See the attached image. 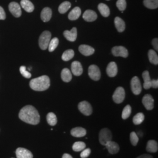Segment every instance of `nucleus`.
<instances>
[{
  "label": "nucleus",
  "instance_id": "12",
  "mask_svg": "<svg viewBox=\"0 0 158 158\" xmlns=\"http://www.w3.org/2000/svg\"><path fill=\"white\" fill-rule=\"evenodd\" d=\"M17 158H33V154L31 151L23 148H18L16 150Z\"/></svg>",
  "mask_w": 158,
  "mask_h": 158
},
{
  "label": "nucleus",
  "instance_id": "36",
  "mask_svg": "<svg viewBox=\"0 0 158 158\" xmlns=\"http://www.w3.org/2000/svg\"><path fill=\"white\" fill-rule=\"evenodd\" d=\"M131 111H132L131 107L129 105L126 106L123 109V111L122 113V118L123 119H126L128 118H129V116H130V115L131 114Z\"/></svg>",
  "mask_w": 158,
  "mask_h": 158
},
{
  "label": "nucleus",
  "instance_id": "8",
  "mask_svg": "<svg viewBox=\"0 0 158 158\" xmlns=\"http://www.w3.org/2000/svg\"><path fill=\"white\" fill-rule=\"evenodd\" d=\"M89 76L94 81H98L101 77V73L99 67L92 65L89 67Z\"/></svg>",
  "mask_w": 158,
  "mask_h": 158
},
{
  "label": "nucleus",
  "instance_id": "17",
  "mask_svg": "<svg viewBox=\"0 0 158 158\" xmlns=\"http://www.w3.org/2000/svg\"><path fill=\"white\" fill-rule=\"evenodd\" d=\"M106 71L109 77H115L117 75V72H118V68L116 63L114 62H110L107 66Z\"/></svg>",
  "mask_w": 158,
  "mask_h": 158
},
{
  "label": "nucleus",
  "instance_id": "7",
  "mask_svg": "<svg viewBox=\"0 0 158 158\" xmlns=\"http://www.w3.org/2000/svg\"><path fill=\"white\" fill-rule=\"evenodd\" d=\"M131 90L135 95H139L142 92L141 84L139 78L137 76H135L131 82Z\"/></svg>",
  "mask_w": 158,
  "mask_h": 158
},
{
  "label": "nucleus",
  "instance_id": "4",
  "mask_svg": "<svg viewBox=\"0 0 158 158\" xmlns=\"http://www.w3.org/2000/svg\"><path fill=\"white\" fill-rule=\"evenodd\" d=\"M113 135L111 131L108 128H103L99 133V141L103 145H105L108 142L112 141Z\"/></svg>",
  "mask_w": 158,
  "mask_h": 158
},
{
  "label": "nucleus",
  "instance_id": "39",
  "mask_svg": "<svg viewBox=\"0 0 158 158\" xmlns=\"http://www.w3.org/2000/svg\"><path fill=\"white\" fill-rule=\"evenodd\" d=\"M19 71H20V73H21V75H22L25 78L29 79L30 77H31V74L26 70V67L24 66L20 67Z\"/></svg>",
  "mask_w": 158,
  "mask_h": 158
},
{
  "label": "nucleus",
  "instance_id": "41",
  "mask_svg": "<svg viewBox=\"0 0 158 158\" xmlns=\"http://www.w3.org/2000/svg\"><path fill=\"white\" fill-rule=\"evenodd\" d=\"M6 18L5 12L2 8V7H0V20H4Z\"/></svg>",
  "mask_w": 158,
  "mask_h": 158
},
{
  "label": "nucleus",
  "instance_id": "20",
  "mask_svg": "<svg viewBox=\"0 0 158 158\" xmlns=\"http://www.w3.org/2000/svg\"><path fill=\"white\" fill-rule=\"evenodd\" d=\"M52 9L49 7H45L42 9L41 17L43 22H46L50 21L52 18Z\"/></svg>",
  "mask_w": 158,
  "mask_h": 158
},
{
  "label": "nucleus",
  "instance_id": "30",
  "mask_svg": "<svg viewBox=\"0 0 158 158\" xmlns=\"http://www.w3.org/2000/svg\"><path fill=\"white\" fill-rule=\"evenodd\" d=\"M71 3L69 1H65L62 2L59 7V12L60 14H65L70 8Z\"/></svg>",
  "mask_w": 158,
  "mask_h": 158
},
{
  "label": "nucleus",
  "instance_id": "10",
  "mask_svg": "<svg viewBox=\"0 0 158 158\" xmlns=\"http://www.w3.org/2000/svg\"><path fill=\"white\" fill-rule=\"evenodd\" d=\"M9 10L11 13L16 18L21 17L22 14L21 8L19 4L15 2H12L9 4Z\"/></svg>",
  "mask_w": 158,
  "mask_h": 158
},
{
  "label": "nucleus",
  "instance_id": "16",
  "mask_svg": "<svg viewBox=\"0 0 158 158\" xmlns=\"http://www.w3.org/2000/svg\"><path fill=\"white\" fill-rule=\"evenodd\" d=\"M83 18L86 21L93 22L97 18V14L92 10H86L83 15Z\"/></svg>",
  "mask_w": 158,
  "mask_h": 158
},
{
  "label": "nucleus",
  "instance_id": "44",
  "mask_svg": "<svg viewBox=\"0 0 158 158\" xmlns=\"http://www.w3.org/2000/svg\"><path fill=\"white\" fill-rule=\"evenodd\" d=\"M136 158H153V156L148 154H143Z\"/></svg>",
  "mask_w": 158,
  "mask_h": 158
},
{
  "label": "nucleus",
  "instance_id": "24",
  "mask_svg": "<svg viewBox=\"0 0 158 158\" xmlns=\"http://www.w3.org/2000/svg\"><path fill=\"white\" fill-rule=\"evenodd\" d=\"M146 150L150 153H156L158 150V142L155 140H150L146 145Z\"/></svg>",
  "mask_w": 158,
  "mask_h": 158
},
{
  "label": "nucleus",
  "instance_id": "9",
  "mask_svg": "<svg viewBox=\"0 0 158 158\" xmlns=\"http://www.w3.org/2000/svg\"><path fill=\"white\" fill-rule=\"evenodd\" d=\"M112 53L114 56L118 57H123V58H127L128 56V50L124 46H115L112 49Z\"/></svg>",
  "mask_w": 158,
  "mask_h": 158
},
{
  "label": "nucleus",
  "instance_id": "13",
  "mask_svg": "<svg viewBox=\"0 0 158 158\" xmlns=\"http://www.w3.org/2000/svg\"><path fill=\"white\" fill-rule=\"evenodd\" d=\"M63 35L67 39V40L70 42H75L77 39V28L73 27L70 31L66 30L64 31Z\"/></svg>",
  "mask_w": 158,
  "mask_h": 158
},
{
  "label": "nucleus",
  "instance_id": "35",
  "mask_svg": "<svg viewBox=\"0 0 158 158\" xmlns=\"http://www.w3.org/2000/svg\"><path fill=\"white\" fill-rule=\"evenodd\" d=\"M59 45V39L58 38H54L52 39H50V42L48 45V49L50 52L56 49Z\"/></svg>",
  "mask_w": 158,
  "mask_h": 158
},
{
  "label": "nucleus",
  "instance_id": "29",
  "mask_svg": "<svg viewBox=\"0 0 158 158\" xmlns=\"http://www.w3.org/2000/svg\"><path fill=\"white\" fill-rule=\"evenodd\" d=\"M143 4L148 8H158V0H143Z\"/></svg>",
  "mask_w": 158,
  "mask_h": 158
},
{
  "label": "nucleus",
  "instance_id": "43",
  "mask_svg": "<svg viewBox=\"0 0 158 158\" xmlns=\"http://www.w3.org/2000/svg\"><path fill=\"white\" fill-rule=\"evenodd\" d=\"M158 38H155L153 39L152 41V45H153V46L154 47V48L156 49V51L158 50Z\"/></svg>",
  "mask_w": 158,
  "mask_h": 158
},
{
  "label": "nucleus",
  "instance_id": "27",
  "mask_svg": "<svg viewBox=\"0 0 158 158\" xmlns=\"http://www.w3.org/2000/svg\"><path fill=\"white\" fill-rule=\"evenodd\" d=\"M98 9L101 14L104 17H108L110 14V11L108 6L103 3H101L99 6Z\"/></svg>",
  "mask_w": 158,
  "mask_h": 158
},
{
  "label": "nucleus",
  "instance_id": "40",
  "mask_svg": "<svg viewBox=\"0 0 158 158\" xmlns=\"http://www.w3.org/2000/svg\"><path fill=\"white\" fill-rule=\"evenodd\" d=\"M91 153V150L90 148H87L83 150L80 154V157L82 158H87L89 156Z\"/></svg>",
  "mask_w": 158,
  "mask_h": 158
},
{
  "label": "nucleus",
  "instance_id": "38",
  "mask_svg": "<svg viewBox=\"0 0 158 158\" xmlns=\"http://www.w3.org/2000/svg\"><path fill=\"white\" fill-rule=\"evenodd\" d=\"M130 141L133 146H136L139 141L138 135L135 132H132L130 134Z\"/></svg>",
  "mask_w": 158,
  "mask_h": 158
},
{
  "label": "nucleus",
  "instance_id": "26",
  "mask_svg": "<svg viewBox=\"0 0 158 158\" xmlns=\"http://www.w3.org/2000/svg\"><path fill=\"white\" fill-rule=\"evenodd\" d=\"M114 23L116 29L119 32H123L125 30V22L121 18L118 17H116L114 19Z\"/></svg>",
  "mask_w": 158,
  "mask_h": 158
},
{
  "label": "nucleus",
  "instance_id": "28",
  "mask_svg": "<svg viewBox=\"0 0 158 158\" xmlns=\"http://www.w3.org/2000/svg\"><path fill=\"white\" fill-rule=\"evenodd\" d=\"M148 58L150 62L155 65H158V56L157 53L155 50L150 49L148 52Z\"/></svg>",
  "mask_w": 158,
  "mask_h": 158
},
{
  "label": "nucleus",
  "instance_id": "46",
  "mask_svg": "<svg viewBox=\"0 0 158 158\" xmlns=\"http://www.w3.org/2000/svg\"><path fill=\"white\" fill-rule=\"evenodd\" d=\"M107 1H109V0H107Z\"/></svg>",
  "mask_w": 158,
  "mask_h": 158
},
{
  "label": "nucleus",
  "instance_id": "14",
  "mask_svg": "<svg viewBox=\"0 0 158 158\" xmlns=\"http://www.w3.org/2000/svg\"><path fill=\"white\" fill-rule=\"evenodd\" d=\"M72 72L76 76H79L83 73V67L81 63L78 61H75L72 63L71 65Z\"/></svg>",
  "mask_w": 158,
  "mask_h": 158
},
{
  "label": "nucleus",
  "instance_id": "22",
  "mask_svg": "<svg viewBox=\"0 0 158 158\" xmlns=\"http://www.w3.org/2000/svg\"><path fill=\"white\" fill-rule=\"evenodd\" d=\"M142 77L144 81L143 88L146 90L151 88V79L150 77V73L148 71H144L142 73Z\"/></svg>",
  "mask_w": 158,
  "mask_h": 158
},
{
  "label": "nucleus",
  "instance_id": "2",
  "mask_svg": "<svg viewBox=\"0 0 158 158\" xmlns=\"http://www.w3.org/2000/svg\"><path fill=\"white\" fill-rule=\"evenodd\" d=\"M50 84L49 77L45 75L33 79L30 81L29 83L31 88L33 90L37 92L46 90L49 88Z\"/></svg>",
  "mask_w": 158,
  "mask_h": 158
},
{
  "label": "nucleus",
  "instance_id": "15",
  "mask_svg": "<svg viewBox=\"0 0 158 158\" xmlns=\"http://www.w3.org/2000/svg\"><path fill=\"white\" fill-rule=\"evenodd\" d=\"M104 146L106 147L109 153L111 154H116L119 150V146L118 144L115 142L110 141L106 143Z\"/></svg>",
  "mask_w": 158,
  "mask_h": 158
},
{
  "label": "nucleus",
  "instance_id": "31",
  "mask_svg": "<svg viewBox=\"0 0 158 158\" xmlns=\"http://www.w3.org/2000/svg\"><path fill=\"white\" fill-rule=\"evenodd\" d=\"M46 119H47L48 123L52 126L56 125L58 122L57 117L53 113H48L46 116Z\"/></svg>",
  "mask_w": 158,
  "mask_h": 158
},
{
  "label": "nucleus",
  "instance_id": "25",
  "mask_svg": "<svg viewBox=\"0 0 158 158\" xmlns=\"http://www.w3.org/2000/svg\"><path fill=\"white\" fill-rule=\"evenodd\" d=\"M21 6L25 9L27 12H32L34 10V5L29 0H21Z\"/></svg>",
  "mask_w": 158,
  "mask_h": 158
},
{
  "label": "nucleus",
  "instance_id": "32",
  "mask_svg": "<svg viewBox=\"0 0 158 158\" xmlns=\"http://www.w3.org/2000/svg\"><path fill=\"white\" fill-rule=\"evenodd\" d=\"M75 56V52L72 49L67 50L63 53L62 59L64 61H69L73 58Z\"/></svg>",
  "mask_w": 158,
  "mask_h": 158
},
{
  "label": "nucleus",
  "instance_id": "6",
  "mask_svg": "<svg viewBox=\"0 0 158 158\" xmlns=\"http://www.w3.org/2000/svg\"><path fill=\"white\" fill-rule=\"evenodd\" d=\"M125 92L122 87L116 88V91L113 96V99L116 104H120L125 99Z\"/></svg>",
  "mask_w": 158,
  "mask_h": 158
},
{
  "label": "nucleus",
  "instance_id": "42",
  "mask_svg": "<svg viewBox=\"0 0 158 158\" xmlns=\"http://www.w3.org/2000/svg\"><path fill=\"white\" fill-rule=\"evenodd\" d=\"M151 87H153L154 89H158V80H151Z\"/></svg>",
  "mask_w": 158,
  "mask_h": 158
},
{
  "label": "nucleus",
  "instance_id": "5",
  "mask_svg": "<svg viewBox=\"0 0 158 158\" xmlns=\"http://www.w3.org/2000/svg\"><path fill=\"white\" fill-rule=\"evenodd\" d=\"M78 108L79 111L86 116H90L92 113V108L91 104L86 101L80 102L78 105Z\"/></svg>",
  "mask_w": 158,
  "mask_h": 158
},
{
  "label": "nucleus",
  "instance_id": "1",
  "mask_svg": "<svg viewBox=\"0 0 158 158\" xmlns=\"http://www.w3.org/2000/svg\"><path fill=\"white\" fill-rule=\"evenodd\" d=\"M19 118L24 122L31 125H37L40 122V116L38 110L32 106H26L19 113Z\"/></svg>",
  "mask_w": 158,
  "mask_h": 158
},
{
  "label": "nucleus",
  "instance_id": "3",
  "mask_svg": "<svg viewBox=\"0 0 158 158\" xmlns=\"http://www.w3.org/2000/svg\"><path fill=\"white\" fill-rule=\"evenodd\" d=\"M51 33L48 31L43 32L41 35L39 39V45L42 50H46L48 48L51 39Z\"/></svg>",
  "mask_w": 158,
  "mask_h": 158
},
{
  "label": "nucleus",
  "instance_id": "19",
  "mask_svg": "<svg viewBox=\"0 0 158 158\" xmlns=\"http://www.w3.org/2000/svg\"><path fill=\"white\" fill-rule=\"evenodd\" d=\"M70 133L73 136L77 137V138H80V137L84 136L86 135L87 131L84 128L82 127H76V128L72 129Z\"/></svg>",
  "mask_w": 158,
  "mask_h": 158
},
{
  "label": "nucleus",
  "instance_id": "33",
  "mask_svg": "<svg viewBox=\"0 0 158 158\" xmlns=\"http://www.w3.org/2000/svg\"><path fill=\"white\" fill-rule=\"evenodd\" d=\"M86 143L83 142H76L74 143L72 148L75 152H80L86 148Z\"/></svg>",
  "mask_w": 158,
  "mask_h": 158
},
{
  "label": "nucleus",
  "instance_id": "37",
  "mask_svg": "<svg viewBox=\"0 0 158 158\" xmlns=\"http://www.w3.org/2000/svg\"><path fill=\"white\" fill-rule=\"evenodd\" d=\"M116 7L121 11H124L126 7V0H118L116 2Z\"/></svg>",
  "mask_w": 158,
  "mask_h": 158
},
{
  "label": "nucleus",
  "instance_id": "11",
  "mask_svg": "<svg viewBox=\"0 0 158 158\" xmlns=\"http://www.w3.org/2000/svg\"><path fill=\"white\" fill-rule=\"evenodd\" d=\"M142 103L147 110H152L154 108V100L150 94H146L143 96Z\"/></svg>",
  "mask_w": 158,
  "mask_h": 158
},
{
  "label": "nucleus",
  "instance_id": "45",
  "mask_svg": "<svg viewBox=\"0 0 158 158\" xmlns=\"http://www.w3.org/2000/svg\"><path fill=\"white\" fill-rule=\"evenodd\" d=\"M62 158H73V157H72L70 155H69V154H68V153H65V154L63 155Z\"/></svg>",
  "mask_w": 158,
  "mask_h": 158
},
{
  "label": "nucleus",
  "instance_id": "23",
  "mask_svg": "<svg viewBox=\"0 0 158 158\" xmlns=\"http://www.w3.org/2000/svg\"><path fill=\"white\" fill-rule=\"evenodd\" d=\"M61 78L65 82H70L72 79V75L70 70L67 68L63 69L61 73Z\"/></svg>",
  "mask_w": 158,
  "mask_h": 158
},
{
  "label": "nucleus",
  "instance_id": "18",
  "mask_svg": "<svg viewBox=\"0 0 158 158\" xmlns=\"http://www.w3.org/2000/svg\"><path fill=\"white\" fill-rule=\"evenodd\" d=\"M79 52L84 56H89L92 55L94 53V49L92 46L86 45H82L79 48Z\"/></svg>",
  "mask_w": 158,
  "mask_h": 158
},
{
  "label": "nucleus",
  "instance_id": "21",
  "mask_svg": "<svg viewBox=\"0 0 158 158\" xmlns=\"http://www.w3.org/2000/svg\"><path fill=\"white\" fill-rule=\"evenodd\" d=\"M81 14V9L78 7H76L70 12V13L68 15V18L71 21H75L80 17Z\"/></svg>",
  "mask_w": 158,
  "mask_h": 158
},
{
  "label": "nucleus",
  "instance_id": "34",
  "mask_svg": "<svg viewBox=\"0 0 158 158\" xmlns=\"http://www.w3.org/2000/svg\"><path fill=\"white\" fill-rule=\"evenodd\" d=\"M145 116L143 113H139L136 114L133 118V123L135 125H140L143 121Z\"/></svg>",
  "mask_w": 158,
  "mask_h": 158
}]
</instances>
